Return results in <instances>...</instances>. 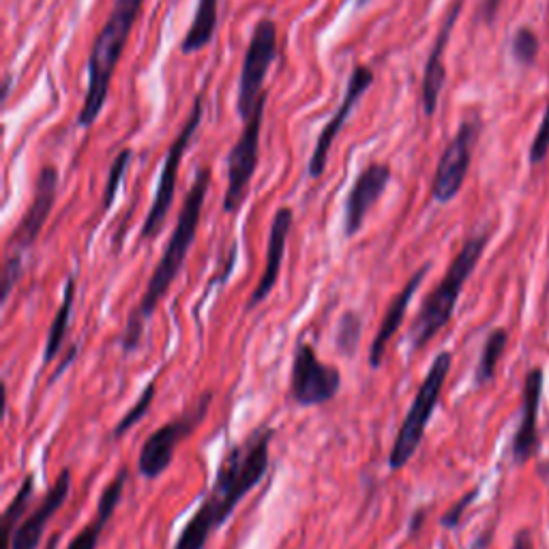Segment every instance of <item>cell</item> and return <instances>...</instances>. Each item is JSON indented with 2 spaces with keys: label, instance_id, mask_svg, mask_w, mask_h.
I'll use <instances>...</instances> for the list:
<instances>
[{
  "label": "cell",
  "instance_id": "cell-1",
  "mask_svg": "<svg viewBox=\"0 0 549 549\" xmlns=\"http://www.w3.org/2000/svg\"><path fill=\"white\" fill-rule=\"evenodd\" d=\"M273 438L275 429L260 425L234 444L221 459L209 494L178 534L174 549H206L211 534L228 522L239 502L266 477Z\"/></svg>",
  "mask_w": 549,
  "mask_h": 549
},
{
  "label": "cell",
  "instance_id": "cell-2",
  "mask_svg": "<svg viewBox=\"0 0 549 549\" xmlns=\"http://www.w3.org/2000/svg\"><path fill=\"white\" fill-rule=\"evenodd\" d=\"M211 178H213L211 166L200 168L196 172L194 185H191L189 194L183 202V209H181V215H178V219H176V226H174L170 241H168L166 249H163L161 260L157 262L151 279H148V286L142 294V301L138 303L136 309L131 311V316L127 320V326H125L123 337H121V348L127 354L138 350L146 322L153 318L161 299L172 288L178 273L183 271L185 260L189 256V249L196 241L206 194H209V187H211Z\"/></svg>",
  "mask_w": 549,
  "mask_h": 549
},
{
  "label": "cell",
  "instance_id": "cell-3",
  "mask_svg": "<svg viewBox=\"0 0 549 549\" xmlns=\"http://www.w3.org/2000/svg\"><path fill=\"white\" fill-rule=\"evenodd\" d=\"M142 5L144 0H114L110 18L101 26L91 56H88V84L82 110L78 114L80 127H91L99 118L103 106H106L116 65L127 48L129 35L140 16Z\"/></svg>",
  "mask_w": 549,
  "mask_h": 549
},
{
  "label": "cell",
  "instance_id": "cell-4",
  "mask_svg": "<svg viewBox=\"0 0 549 549\" xmlns=\"http://www.w3.org/2000/svg\"><path fill=\"white\" fill-rule=\"evenodd\" d=\"M487 241L489 234L485 232L470 236L462 249L457 251V256L440 279V284L423 301L417 318H414L410 326V346L414 352L423 350L451 322L459 294H462L466 281L470 279L474 269H477Z\"/></svg>",
  "mask_w": 549,
  "mask_h": 549
},
{
  "label": "cell",
  "instance_id": "cell-5",
  "mask_svg": "<svg viewBox=\"0 0 549 549\" xmlns=\"http://www.w3.org/2000/svg\"><path fill=\"white\" fill-rule=\"evenodd\" d=\"M451 365H453V354L447 350L438 352L432 365H429V372L425 374L421 387L417 389V395H414L412 404L402 421V427H399V432L395 436L393 449L389 455V468L393 472L402 470L414 457V453L419 451L427 432V425L432 421L436 406L440 402V395L444 389V382H447V376L451 372Z\"/></svg>",
  "mask_w": 549,
  "mask_h": 549
},
{
  "label": "cell",
  "instance_id": "cell-6",
  "mask_svg": "<svg viewBox=\"0 0 549 549\" xmlns=\"http://www.w3.org/2000/svg\"><path fill=\"white\" fill-rule=\"evenodd\" d=\"M211 404L213 393H202L181 417L159 427L157 432L146 438L138 455V472L144 479H157L170 468L176 449L206 421Z\"/></svg>",
  "mask_w": 549,
  "mask_h": 549
},
{
  "label": "cell",
  "instance_id": "cell-7",
  "mask_svg": "<svg viewBox=\"0 0 549 549\" xmlns=\"http://www.w3.org/2000/svg\"><path fill=\"white\" fill-rule=\"evenodd\" d=\"M202 116H204V97L198 95L196 101H194V108H191V112L187 116L185 127L181 129V133H178V136L174 138V142L170 144L166 161H163V168H161V176H159V185H157V191H155V198H153L151 209H148L146 219H144V224H142V232H140V239L142 241L155 239V236L161 232L163 224H166L168 213H170L172 202H174V194H176L178 170H181L183 155H185V151L189 148L191 140H194L196 131H198V127L202 123Z\"/></svg>",
  "mask_w": 549,
  "mask_h": 549
},
{
  "label": "cell",
  "instance_id": "cell-8",
  "mask_svg": "<svg viewBox=\"0 0 549 549\" xmlns=\"http://www.w3.org/2000/svg\"><path fill=\"white\" fill-rule=\"evenodd\" d=\"M277 58V24L271 18H264L256 24L251 35L249 48L243 58L241 78H239V99L236 110L243 121L256 112L264 95V80Z\"/></svg>",
  "mask_w": 549,
  "mask_h": 549
},
{
  "label": "cell",
  "instance_id": "cell-9",
  "mask_svg": "<svg viewBox=\"0 0 549 549\" xmlns=\"http://www.w3.org/2000/svg\"><path fill=\"white\" fill-rule=\"evenodd\" d=\"M264 108L266 93L262 95L256 112L245 121L241 136L228 155V189L224 196V213L228 215L241 211L251 185V178L256 174L260 155V133L264 125Z\"/></svg>",
  "mask_w": 549,
  "mask_h": 549
},
{
  "label": "cell",
  "instance_id": "cell-10",
  "mask_svg": "<svg viewBox=\"0 0 549 549\" xmlns=\"http://www.w3.org/2000/svg\"><path fill=\"white\" fill-rule=\"evenodd\" d=\"M341 389V372L335 365L318 359L316 348L301 341L296 346L290 374V397L299 406H322L337 397Z\"/></svg>",
  "mask_w": 549,
  "mask_h": 549
},
{
  "label": "cell",
  "instance_id": "cell-11",
  "mask_svg": "<svg viewBox=\"0 0 549 549\" xmlns=\"http://www.w3.org/2000/svg\"><path fill=\"white\" fill-rule=\"evenodd\" d=\"M479 138V121H464L459 125L455 138L444 148L438 161L436 176L432 183V198L438 204H447L457 198L464 187V181L470 170L472 146Z\"/></svg>",
  "mask_w": 549,
  "mask_h": 549
},
{
  "label": "cell",
  "instance_id": "cell-12",
  "mask_svg": "<svg viewBox=\"0 0 549 549\" xmlns=\"http://www.w3.org/2000/svg\"><path fill=\"white\" fill-rule=\"evenodd\" d=\"M372 84H374V71L372 69L365 67V65L354 67L352 76L348 80V86H346L344 101H341V106L331 116V121L324 125L320 138L316 142L314 155H311V159H309L307 172H309L311 178H320L324 174L326 161H329V153H331V148H333V144L339 136L341 127L346 125L350 114L354 112L356 106H359V101L365 97V93L369 91V88H372Z\"/></svg>",
  "mask_w": 549,
  "mask_h": 549
},
{
  "label": "cell",
  "instance_id": "cell-13",
  "mask_svg": "<svg viewBox=\"0 0 549 549\" xmlns=\"http://www.w3.org/2000/svg\"><path fill=\"white\" fill-rule=\"evenodd\" d=\"M56 194H58V170L54 166L41 168L35 181L33 202L26 209L24 217L20 219V224L16 226V230H13L9 239V245H7L9 254L22 256L24 251H28L37 243L39 234L43 226H46V221L54 209Z\"/></svg>",
  "mask_w": 549,
  "mask_h": 549
},
{
  "label": "cell",
  "instance_id": "cell-14",
  "mask_svg": "<svg viewBox=\"0 0 549 549\" xmlns=\"http://www.w3.org/2000/svg\"><path fill=\"white\" fill-rule=\"evenodd\" d=\"M391 176L393 172L387 163H372V166H367L356 176L344 209V232L348 239L361 232L369 211L374 209L378 200L384 196V191H387Z\"/></svg>",
  "mask_w": 549,
  "mask_h": 549
},
{
  "label": "cell",
  "instance_id": "cell-15",
  "mask_svg": "<svg viewBox=\"0 0 549 549\" xmlns=\"http://www.w3.org/2000/svg\"><path fill=\"white\" fill-rule=\"evenodd\" d=\"M71 470L65 468L58 474L54 485L48 489V494L43 496L39 502V507L28 515L24 522L16 528V534L11 539V549H37L43 534H46V528L50 524V519L61 511L65 500L69 498L71 492Z\"/></svg>",
  "mask_w": 549,
  "mask_h": 549
},
{
  "label": "cell",
  "instance_id": "cell-16",
  "mask_svg": "<svg viewBox=\"0 0 549 549\" xmlns=\"http://www.w3.org/2000/svg\"><path fill=\"white\" fill-rule=\"evenodd\" d=\"M292 224H294L292 209H288V206H281V209L273 217L271 232H269V245H266V264H264V271L258 279V286L254 288V292H251L249 301L245 305L247 311L262 305L266 301V296L275 290L277 281H279V273H281V264H284L286 245H288Z\"/></svg>",
  "mask_w": 549,
  "mask_h": 549
},
{
  "label": "cell",
  "instance_id": "cell-17",
  "mask_svg": "<svg viewBox=\"0 0 549 549\" xmlns=\"http://www.w3.org/2000/svg\"><path fill=\"white\" fill-rule=\"evenodd\" d=\"M462 9H464V0H453L451 9L447 11V16H444V22L440 26L434 46H432V50H429V58H427L425 73H423V91H421L425 116L436 114L442 86H444V82H447V71H444V52H447L451 33L459 20V13H462Z\"/></svg>",
  "mask_w": 549,
  "mask_h": 549
},
{
  "label": "cell",
  "instance_id": "cell-18",
  "mask_svg": "<svg viewBox=\"0 0 549 549\" xmlns=\"http://www.w3.org/2000/svg\"><path fill=\"white\" fill-rule=\"evenodd\" d=\"M429 269H432V264H423L421 269L408 279V284L395 294V299L391 301L389 309L384 311V318L380 322V329H378V333H376V337L372 341V346H369V367H372V369H380L382 367L384 352H387L389 341L393 339V335L399 329H402L404 318L408 314V307L412 303V296L419 292V288L423 284L425 275L429 273Z\"/></svg>",
  "mask_w": 549,
  "mask_h": 549
},
{
  "label": "cell",
  "instance_id": "cell-19",
  "mask_svg": "<svg viewBox=\"0 0 549 549\" xmlns=\"http://www.w3.org/2000/svg\"><path fill=\"white\" fill-rule=\"evenodd\" d=\"M541 395H543V369L534 367L526 374V380H524L522 421H519V427L513 438V457L517 464H526L539 447L537 417H539Z\"/></svg>",
  "mask_w": 549,
  "mask_h": 549
},
{
  "label": "cell",
  "instance_id": "cell-20",
  "mask_svg": "<svg viewBox=\"0 0 549 549\" xmlns=\"http://www.w3.org/2000/svg\"><path fill=\"white\" fill-rule=\"evenodd\" d=\"M127 479H129V470L123 466L121 470L116 472V477L108 483V487L103 489L93 522L88 524V526H84L76 534V537H73V541L69 543L67 549H97L103 528L108 526V522L112 519L116 507H118V504H121Z\"/></svg>",
  "mask_w": 549,
  "mask_h": 549
},
{
  "label": "cell",
  "instance_id": "cell-21",
  "mask_svg": "<svg viewBox=\"0 0 549 549\" xmlns=\"http://www.w3.org/2000/svg\"><path fill=\"white\" fill-rule=\"evenodd\" d=\"M217 7L219 0H198L194 22H191L189 31L181 43L183 54H196L213 41L217 28Z\"/></svg>",
  "mask_w": 549,
  "mask_h": 549
},
{
  "label": "cell",
  "instance_id": "cell-22",
  "mask_svg": "<svg viewBox=\"0 0 549 549\" xmlns=\"http://www.w3.org/2000/svg\"><path fill=\"white\" fill-rule=\"evenodd\" d=\"M73 301H76V277L69 275L65 292H63V301L61 307L56 309V316L50 324L48 339H46V350H43V365H48L52 359H56L58 352L63 348V341L69 329V320H71V311H73Z\"/></svg>",
  "mask_w": 549,
  "mask_h": 549
},
{
  "label": "cell",
  "instance_id": "cell-23",
  "mask_svg": "<svg viewBox=\"0 0 549 549\" xmlns=\"http://www.w3.org/2000/svg\"><path fill=\"white\" fill-rule=\"evenodd\" d=\"M33 492H35V477L33 474H26L18 494L13 496V500L7 504V509L3 513V549H11V539L13 534H16L18 522L22 519L28 502L33 498Z\"/></svg>",
  "mask_w": 549,
  "mask_h": 549
},
{
  "label": "cell",
  "instance_id": "cell-24",
  "mask_svg": "<svg viewBox=\"0 0 549 549\" xmlns=\"http://www.w3.org/2000/svg\"><path fill=\"white\" fill-rule=\"evenodd\" d=\"M509 344V333L504 329H494L492 333L487 335L485 344H483V352H481V361H479V369H477V384L483 387V384L492 382L496 376V367L498 361L502 359V352Z\"/></svg>",
  "mask_w": 549,
  "mask_h": 549
},
{
  "label": "cell",
  "instance_id": "cell-25",
  "mask_svg": "<svg viewBox=\"0 0 549 549\" xmlns=\"http://www.w3.org/2000/svg\"><path fill=\"white\" fill-rule=\"evenodd\" d=\"M361 333H363L361 316L356 314V311H346L337 324V333H335L337 350L346 356H354L356 348H359Z\"/></svg>",
  "mask_w": 549,
  "mask_h": 549
},
{
  "label": "cell",
  "instance_id": "cell-26",
  "mask_svg": "<svg viewBox=\"0 0 549 549\" xmlns=\"http://www.w3.org/2000/svg\"><path fill=\"white\" fill-rule=\"evenodd\" d=\"M155 393H157V380H151V382H148L146 387H144V391L140 393L138 402L131 406V410L125 414V417H123L121 421L116 423L114 432H112V440H118L121 436H125L133 425H136L138 421H142V419H144V414H146L148 410H151V406H153Z\"/></svg>",
  "mask_w": 549,
  "mask_h": 549
},
{
  "label": "cell",
  "instance_id": "cell-27",
  "mask_svg": "<svg viewBox=\"0 0 549 549\" xmlns=\"http://www.w3.org/2000/svg\"><path fill=\"white\" fill-rule=\"evenodd\" d=\"M539 37L534 35V31H530V28H519V31L515 33L513 41H511V52H513V58L519 63V65H532L534 61H537L539 56Z\"/></svg>",
  "mask_w": 549,
  "mask_h": 549
},
{
  "label": "cell",
  "instance_id": "cell-28",
  "mask_svg": "<svg viewBox=\"0 0 549 549\" xmlns=\"http://www.w3.org/2000/svg\"><path fill=\"white\" fill-rule=\"evenodd\" d=\"M129 161H131V151L129 148H125V151H121L116 155L114 163H112V168H110V174H108V183H106V189H103V211H108L110 206L114 204V198L118 194V187H121V181H123V176L129 168Z\"/></svg>",
  "mask_w": 549,
  "mask_h": 549
},
{
  "label": "cell",
  "instance_id": "cell-29",
  "mask_svg": "<svg viewBox=\"0 0 549 549\" xmlns=\"http://www.w3.org/2000/svg\"><path fill=\"white\" fill-rule=\"evenodd\" d=\"M547 151H549V103H547L545 114L541 118L537 136H534L532 146H530V163H532V166L541 163L547 157Z\"/></svg>",
  "mask_w": 549,
  "mask_h": 549
},
{
  "label": "cell",
  "instance_id": "cell-30",
  "mask_svg": "<svg viewBox=\"0 0 549 549\" xmlns=\"http://www.w3.org/2000/svg\"><path fill=\"white\" fill-rule=\"evenodd\" d=\"M477 496H479V487H474L472 492H468L466 496L459 498V500L453 504V507H451L447 513L442 515L440 524H442L444 528H457V526H459V522H462V515H464V511L468 509V504H472V500L477 498Z\"/></svg>",
  "mask_w": 549,
  "mask_h": 549
},
{
  "label": "cell",
  "instance_id": "cell-31",
  "mask_svg": "<svg viewBox=\"0 0 549 549\" xmlns=\"http://www.w3.org/2000/svg\"><path fill=\"white\" fill-rule=\"evenodd\" d=\"M22 275V256L18 254H9L7 256V262H5V269H3V303L9 299V294L13 290V286L18 284V279Z\"/></svg>",
  "mask_w": 549,
  "mask_h": 549
},
{
  "label": "cell",
  "instance_id": "cell-32",
  "mask_svg": "<svg viewBox=\"0 0 549 549\" xmlns=\"http://www.w3.org/2000/svg\"><path fill=\"white\" fill-rule=\"evenodd\" d=\"M511 549H534V543H532V534L530 530H519L515 534V539H513V547Z\"/></svg>",
  "mask_w": 549,
  "mask_h": 549
},
{
  "label": "cell",
  "instance_id": "cell-33",
  "mask_svg": "<svg viewBox=\"0 0 549 549\" xmlns=\"http://www.w3.org/2000/svg\"><path fill=\"white\" fill-rule=\"evenodd\" d=\"M498 7H500V0H483V20L494 22Z\"/></svg>",
  "mask_w": 549,
  "mask_h": 549
},
{
  "label": "cell",
  "instance_id": "cell-34",
  "mask_svg": "<svg viewBox=\"0 0 549 549\" xmlns=\"http://www.w3.org/2000/svg\"><path fill=\"white\" fill-rule=\"evenodd\" d=\"M423 515H425V511H417V513H414V519H412V524H414V526H410V532H417V530L421 528Z\"/></svg>",
  "mask_w": 549,
  "mask_h": 549
},
{
  "label": "cell",
  "instance_id": "cell-35",
  "mask_svg": "<svg viewBox=\"0 0 549 549\" xmlns=\"http://www.w3.org/2000/svg\"><path fill=\"white\" fill-rule=\"evenodd\" d=\"M9 91H11V73H7V76H5V84H3V97H0V99L7 101Z\"/></svg>",
  "mask_w": 549,
  "mask_h": 549
},
{
  "label": "cell",
  "instance_id": "cell-36",
  "mask_svg": "<svg viewBox=\"0 0 549 549\" xmlns=\"http://www.w3.org/2000/svg\"><path fill=\"white\" fill-rule=\"evenodd\" d=\"M58 541H61V534H54V537L48 541L46 549H58Z\"/></svg>",
  "mask_w": 549,
  "mask_h": 549
},
{
  "label": "cell",
  "instance_id": "cell-37",
  "mask_svg": "<svg viewBox=\"0 0 549 549\" xmlns=\"http://www.w3.org/2000/svg\"><path fill=\"white\" fill-rule=\"evenodd\" d=\"M367 3H369V0H359V5H361V7H363V5H367Z\"/></svg>",
  "mask_w": 549,
  "mask_h": 549
}]
</instances>
